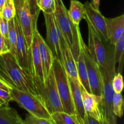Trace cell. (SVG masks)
Here are the masks:
<instances>
[{"instance_id": "6da1fadb", "label": "cell", "mask_w": 124, "mask_h": 124, "mask_svg": "<svg viewBox=\"0 0 124 124\" xmlns=\"http://www.w3.org/2000/svg\"><path fill=\"white\" fill-rule=\"evenodd\" d=\"M0 78L12 88L38 94L30 71L21 67L10 52L0 54Z\"/></svg>"}, {"instance_id": "7a4b0ae2", "label": "cell", "mask_w": 124, "mask_h": 124, "mask_svg": "<svg viewBox=\"0 0 124 124\" xmlns=\"http://www.w3.org/2000/svg\"><path fill=\"white\" fill-rule=\"evenodd\" d=\"M106 48V60L104 66H99L102 78V98L104 117L106 124H116L117 117L113 113V98L115 92L112 80L116 73V64L114 60V45L109 41L104 42Z\"/></svg>"}, {"instance_id": "3957f363", "label": "cell", "mask_w": 124, "mask_h": 124, "mask_svg": "<svg viewBox=\"0 0 124 124\" xmlns=\"http://www.w3.org/2000/svg\"><path fill=\"white\" fill-rule=\"evenodd\" d=\"M55 4L53 15L57 27L76 61L80 50L79 36L81 34L79 25L75 24L71 20L62 0H55Z\"/></svg>"}, {"instance_id": "277c9868", "label": "cell", "mask_w": 124, "mask_h": 124, "mask_svg": "<svg viewBox=\"0 0 124 124\" xmlns=\"http://www.w3.org/2000/svg\"><path fill=\"white\" fill-rule=\"evenodd\" d=\"M10 93L12 101L16 102L29 113L38 117L52 119L50 112L39 94H34L14 88H12Z\"/></svg>"}, {"instance_id": "5b68a950", "label": "cell", "mask_w": 124, "mask_h": 124, "mask_svg": "<svg viewBox=\"0 0 124 124\" xmlns=\"http://www.w3.org/2000/svg\"><path fill=\"white\" fill-rule=\"evenodd\" d=\"M33 79L38 94L42 98L50 113L56 111H64L53 69H52L47 77L45 79L44 82L34 78Z\"/></svg>"}, {"instance_id": "8992f818", "label": "cell", "mask_w": 124, "mask_h": 124, "mask_svg": "<svg viewBox=\"0 0 124 124\" xmlns=\"http://www.w3.org/2000/svg\"><path fill=\"white\" fill-rule=\"evenodd\" d=\"M52 69L64 111L71 115L76 114L67 75L62 63L56 58L53 61Z\"/></svg>"}, {"instance_id": "52a82bcc", "label": "cell", "mask_w": 124, "mask_h": 124, "mask_svg": "<svg viewBox=\"0 0 124 124\" xmlns=\"http://www.w3.org/2000/svg\"><path fill=\"white\" fill-rule=\"evenodd\" d=\"M79 45L82 48L87 69L88 83L90 87L91 93L97 96H102V78L99 66L93 59L91 55L88 47L86 46L82 38L81 34L79 36Z\"/></svg>"}, {"instance_id": "ba28073f", "label": "cell", "mask_w": 124, "mask_h": 124, "mask_svg": "<svg viewBox=\"0 0 124 124\" xmlns=\"http://www.w3.org/2000/svg\"><path fill=\"white\" fill-rule=\"evenodd\" d=\"M80 87L84 108L86 115L94 117L101 124H106L102 96L88 93L81 85H80Z\"/></svg>"}, {"instance_id": "9c48e42d", "label": "cell", "mask_w": 124, "mask_h": 124, "mask_svg": "<svg viewBox=\"0 0 124 124\" xmlns=\"http://www.w3.org/2000/svg\"><path fill=\"white\" fill-rule=\"evenodd\" d=\"M16 8V15L18 17L21 27L26 41L28 48H29L32 43L34 35V28L37 23L33 20L30 10L29 2L24 0V2Z\"/></svg>"}, {"instance_id": "30bf717a", "label": "cell", "mask_w": 124, "mask_h": 124, "mask_svg": "<svg viewBox=\"0 0 124 124\" xmlns=\"http://www.w3.org/2000/svg\"><path fill=\"white\" fill-rule=\"evenodd\" d=\"M84 19L88 24V46L87 47L93 59L99 66L103 67L106 60V48L104 41L101 38L86 17Z\"/></svg>"}, {"instance_id": "8fae6325", "label": "cell", "mask_w": 124, "mask_h": 124, "mask_svg": "<svg viewBox=\"0 0 124 124\" xmlns=\"http://www.w3.org/2000/svg\"><path fill=\"white\" fill-rule=\"evenodd\" d=\"M44 16L46 27V43L50 48L54 58L58 59L61 62L59 31L54 19V15L53 13H44Z\"/></svg>"}, {"instance_id": "7c38bea8", "label": "cell", "mask_w": 124, "mask_h": 124, "mask_svg": "<svg viewBox=\"0 0 124 124\" xmlns=\"http://www.w3.org/2000/svg\"><path fill=\"white\" fill-rule=\"evenodd\" d=\"M83 5L87 19L89 21L102 41L104 42L108 41L107 34L105 17L101 14L100 10L94 9L88 1L85 2Z\"/></svg>"}, {"instance_id": "4fadbf2b", "label": "cell", "mask_w": 124, "mask_h": 124, "mask_svg": "<svg viewBox=\"0 0 124 124\" xmlns=\"http://www.w3.org/2000/svg\"><path fill=\"white\" fill-rule=\"evenodd\" d=\"M60 48L61 53V63L68 76L80 84L76 67V60L72 54L71 49L67 44L63 36L59 32Z\"/></svg>"}, {"instance_id": "5bb4252c", "label": "cell", "mask_w": 124, "mask_h": 124, "mask_svg": "<svg viewBox=\"0 0 124 124\" xmlns=\"http://www.w3.org/2000/svg\"><path fill=\"white\" fill-rule=\"evenodd\" d=\"M17 38L15 48V59L21 67L29 70V48L16 15L15 16ZM30 71V70H29Z\"/></svg>"}, {"instance_id": "9a60e30c", "label": "cell", "mask_w": 124, "mask_h": 124, "mask_svg": "<svg viewBox=\"0 0 124 124\" xmlns=\"http://www.w3.org/2000/svg\"><path fill=\"white\" fill-rule=\"evenodd\" d=\"M34 33L36 38L38 45L45 81V79L47 77L50 71L52 70L54 56L50 48L48 47L44 39L42 38V35L39 32L37 29V24L35 25V28H34Z\"/></svg>"}, {"instance_id": "2e32d148", "label": "cell", "mask_w": 124, "mask_h": 124, "mask_svg": "<svg viewBox=\"0 0 124 124\" xmlns=\"http://www.w3.org/2000/svg\"><path fill=\"white\" fill-rule=\"evenodd\" d=\"M29 70L33 78L44 82L42 62L40 57L38 45L35 33L33 38L32 43L29 48Z\"/></svg>"}, {"instance_id": "e0dca14e", "label": "cell", "mask_w": 124, "mask_h": 124, "mask_svg": "<svg viewBox=\"0 0 124 124\" xmlns=\"http://www.w3.org/2000/svg\"><path fill=\"white\" fill-rule=\"evenodd\" d=\"M108 41L115 44L124 35V15L113 18H105Z\"/></svg>"}, {"instance_id": "ac0fdd59", "label": "cell", "mask_w": 124, "mask_h": 124, "mask_svg": "<svg viewBox=\"0 0 124 124\" xmlns=\"http://www.w3.org/2000/svg\"><path fill=\"white\" fill-rule=\"evenodd\" d=\"M69 84L71 92L73 102L75 108V113L77 116L78 119L80 124H83V121L85 116V112L84 108L83 101L81 95V87L79 84L76 82L75 80L68 76Z\"/></svg>"}, {"instance_id": "d6986e66", "label": "cell", "mask_w": 124, "mask_h": 124, "mask_svg": "<svg viewBox=\"0 0 124 124\" xmlns=\"http://www.w3.org/2000/svg\"><path fill=\"white\" fill-rule=\"evenodd\" d=\"M0 124H24L18 111L8 104L0 105Z\"/></svg>"}, {"instance_id": "ffe728a7", "label": "cell", "mask_w": 124, "mask_h": 124, "mask_svg": "<svg viewBox=\"0 0 124 124\" xmlns=\"http://www.w3.org/2000/svg\"><path fill=\"white\" fill-rule=\"evenodd\" d=\"M76 63L80 84L85 89L87 92H88V93H91L90 87L89 83H88V76H87L85 62L83 53H82L81 46H80L79 53L78 57L76 61Z\"/></svg>"}, {"instance_id": "44dd1931", "label": "cell", "mask_w": 124, "mask_h": 124, "mask_svg": "<svg viewBox=\"0 0 124 124\" xmlns=\"http://www.w3.org/2000/svg\"><path fill=\"white\" fill-rule=\"evenodd\" d=\"M68 12L71 20L76 25H79L81 20L85 17L83 4L77 0L70 1V8L68 10Z\"/></svg>"}, {"instance_id": "7402d4cb", "label": "cell", "mask_w": 124, "mask_h": 124, "mask_svg": "<svg viewBox=\"0 0 124 124\" xmlns=\"http://www.w3.org/2000/svg\"><path fill=\"white\" fill-rule=\"evenodd\" d=\"M124 35L114 44L113 56L116 65L118 64L117 73H122L124 65Z\"/></svg>"}, {"instance_id": "603a6c76", "label": "cell", "mask_w": 124, "mask_h": 124, "mask_svg": "<svg viewBox=\"0 0 124 124\" xmlns=\"http://www.w3.org/2000/svg\"><path fill=\"white\" fill-rule=\"evenodd\" d=\"M55 124H80L76 114L71 115L65 111H56L51 114Z\"/></svg>"}, {"instance_id": "cb8c5ba5", "label": "cell", "mask_w": 124, "mask_h": 124, "mask_svg": "<svg viewBox=\"0 0 124 124\" xmlns=\"http://www.w3.org/2000/svg\"><path fill=\"white\" fill-rule=\"evenodd\" d=\"M8 44H9L10 53H12L15 58V48L16 43L17 33L15 18H12L8 21Z\"/></svg>"}, {"instance_id": "d4e9b609", "label": "cell", "mask_w": 124, "mask_h": 124, "mask_svg": "<svg viewBox=\"0 0 124 124\" xmlns=\"http://www.w3.org/2000/svg\"><path fill=\"white\" fill-rule=\"evenodd\" d=\"M124 99L121 93H114L113 98V113L117 117H121L124 114Z\"/></svg>"}, {"instance_id": "484cf974", "label": "cell", "mask_w": 124, "mask_h": 124, "mask_svg": "<svg viewBox=\"0 0 124 124\" xmlns=\"http://www.w3.org/2000/svg\"><path fill=\"white\" fill-rule=\"evenodd\" d=\"M36 3L40 11L44 13L50 14L55 11V0H36Z\"/></svg>"}, {"instance_id": "4316f807", "label": "cell", "mask_w": 124, "mask_h": 124, "mask_svg": "<svg viewBox=\"0 0 124 124\" xmlns=\"http://www.w3.org/2000/svg\"><path fill=\"white\" fill-rule=\"evenodd\" d=\"M1 14L8 21L15 18L16 15V8L13 0H6L1 12Z\"/></svg>"}, {"instance_id": "83f0119b", "label": "cell", "mask_w": 124, "mask_h": 124, "mask_svg": "<svg viewBox=\"0 0 124 124\" xmlns=\"http://www.w3.org/2000/svg\"><path fill=\"white\" fill-rule=\"evenodd\" d=\"M24 124H55L52 119L38 117L29 113L24 121Z\"/></svg>"}, {"instance_id": "f1b7e54d", "label": "cell", "mask_w": 124, "mask_h": 124, "mask_svg": "<svg viewBox=\"0 0 124 124\" xmlns=\"http://www.w3.org/2000/svg\"><path fill=\"white\" fill-rule=\"evenodd\" d=\"M112 85L115 93H121L124 89L123 76L121 73L115 74L112 80Z\"/></svg>"}, {"instance_id": "f546056e", "label": "cell", "mask_w": 124, "mask_h": 124, "mask_svg": "<svg viewBox=\"0 0 124 124\" xmlns=\"http://www.w3.org/2000/svg\"><path fill=\"white\" fill-rule=\"evenodd\" d=\"M8 20H7L6 18H4L2 15L1 14V13H0V33L2 35L6 43L7 44L8 47H9L8 41Z\"/></svg>"}, {"instance_id": "4dcf8cb0", "label": "cell", "mask_w": 124, "mask_h": 124, "mask_svg": "<svg viewBox=\"0 0 124 124\" xmlns=\"http://www.w3.org/2000/svg\"><path fill=\"white\" fill-rule=\"evenodd\" d=\"M29 2V7H30V10L31 14L32 15L33 20L35 23H37L38 18L40 10L38 7L36 3V0H27Z\"/></svg>"}, {"instance_id": "1f68e13d", "label": "cell", "mask_w": 124, "mask_h": 124, "mask_svg": "<svg viewBox=\"0 0 124 124\" xmlns=\"http://www.w3.org/2000/svg\"><path fill=\"white\" fill-rule=\"evenodd\" d=\"M10 92V91H7L2 88H0V102L2 104H8L12 101Z\"/></svg>"}, {"instance_id": "d6a6232c", "label": "cell", "mask_w": 124, "mask_h": 124, "mask_svg": "<svg viewBox=\"0 0 124 124\" xmlns=\"http://www.w3.org/2000/svg\"><path fill=\"white\" fill-rule=\"evenodd\" d=\"M10 52L9 47L2 35L0 33V54Z\"/></svg>"}, {"instance_id": "836d02e7", "label": "cell", "mask_w": 124, "mask_h": 124, "mask_svg": "<svg viewBox=\"0 0 124 124\" xmlns=\"http://www.w3.org/2000/svg\"><path fill=\"white\" fill-rule=\"evenodd\" d=\"M83 124H101L100 122L97 121L96 119L88 115H85L83 121Z\"/></svg>"}, {"instance_id": "e575fe53", "label": "cell", "mask_w": 124, "mask_h": 124, "mask_svg": "<svg viewBox=\"0 0 124 124\" xmlns=\"http://www.w3.org/2000/svg\"><path fill=\"white\" fill-rule=\"evenodd\" d=\"M0 88H2V89H4L7 91H10L12 89L7 84H6V82H5L3 80L1 79V78H0Z\"/></svg>"}, {"instance_id": "d590c367", "label": "cell", "mask_w": 124, "mask_h": 124, "mask_svg": "<svg viewBox=\"0 0 124 124\" xmlns=\"http://www.w3.org/2000/svg\"><path fill=\"white\" fill-rule=\"evenodd\" d=\"M101 0H92L90 2V4L94 9L99 10V5H100Z\"/></svg>"}, {"instance_id": "8d00e7d4", "label": "cell", "mask_w": 124, "mask_h": 124, "mask_svg": "<svg viewBox=\"0 0 124 124\" xmlns=\"http://www.w3.org/2000/svg\"><path fill=\"white\" fill-rule=\"evenodd\" d=\"M14 1V3H15V7H17L19 5L21 4L22 3H23L24 1V0H13Z\"/></svg>"}, {"instance_id": "74e56055", "label": "cell", "mask_w": 124, "mask_h": 124, "mask_svg": "<svg viewBox=\"0 0 124 124\" xmlns=\"http://www.w3.org/2000/svg\"><path fill=\"white\" fill-rule=\"evenodd\" d=\"M6 1V0H0V13H1V10H2V8L3 7Z\"/></svg>"}, {"instance_id": "f35d334b", "label": "cell", "mask_w": 124, "mask_h": 124, "mask_svg": "<svg viewBox=\"0 0 124 124\" xmlns=\"http://www.w3.org/2000/svg\"><path fill=\"white\" fill-rule=\"evenodd\" d=\"M2 105V104L1 102H0V105Z\"/></svg>"}]
</instances>
